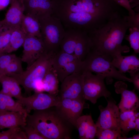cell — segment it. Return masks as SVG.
Listing matches in <instances>:
<instances>
[{"label": "cell", "mask_w": 139, "mask_h": 139, "mask_svg": "<svg viewBox=\"0 0 139 139\" xmlns=\"http://www.w3.org/2000/svg\"><path fill=\"white\" fill-rule=\"evenodd\" d=\"M53 14L65 29H79L88 33L105 25L119 13L113 0H51Z\"/></svg>", "instance_id": "6da1fadb"}, {"label": "cell", "mask_w": 139, "mask_h": 139, "mask_svg": "<svg viewBox=\"0 0 139 139\" xmlns=\"http://www.w3.org/2000/svg\"><path fill=\"white\" fill-rule=\"evenodd\" d=\"M129 27L126 16L117 14L103 26L88 33L91 50L112 60L119 54L128 52L130 48L122 43Z\"/></svg>", "instance_id": "7a4b0ae2"}, {"label": "cell", "mask_w": 139, "mask_h": 139, "mask_svg": "<svg viewBox=\"0 0 139 139\" xmlns=\"http://www.w3.org/2000/svg\"><path fill=\"white\" fill-rule=\"evenodd\" d=\"M27 124L33 126L46 139H70L74 128L58 113L55 107L27 114Z\"/></svg>", "instance_id": "3957f363"}, {"label": "cell", "mask_w": 139, "mask_h": 139, "mask_svg": "<svg viewBox=\"0 0 139 139\" xmlns=\"http://www.w3.org/2000/svg\"><path fill=\"white\" fill-rule=\"evenodd\" d=\"M55 53L46 51L32 64L22 73L11 74L7 75L15 78L24 89L25 93L30 94L35 92H43L42 80L52 67Z\"/></svg>", "instance_id": "277c9868"}, {"label": "cell", "mask_w": 139, "mask_h": 139, "mask_svg": "<svg viewBox=\"0 0 139 139\" xmlns=\"http://www.w3.org/2000/svg\"><path fill=\"white\" fill-rule=\"evenodd\" d=\"M112 60L90 50L83 61V71L102 74L107 79L114 78L132 82L130 78L120 72L112 64Z\"/></svg>", "instance_id": "5b68a950"}, {"label": "cell", "mask_w": 139, "mask_h": 139, "mask_svg": "<svg viewBox=\"0 0 139 139\" xmlns=\"http://www.w3.org/2000/svg\"><path fill=\"white\" fill-rule=\"evenodd\" d=\"M42 40L46 51L56 53L59 50L65 29L60 19L53 14L39 21Z\"/></svg>", "instance_id": "8992f818"}, {"label": "cell", "mask_w": 139, "mask_h": 139, "mask_svg": "<svg viewBox=\"0 0 139 139\" xmlns=\"http://www.w3.org/2000/svg\"><path fill=\"white\" fill-rule=\"evenodd\" d=\"M83 81V91L84 99L95 104L97 100L104 97L106 99L110 97L111 92L107 89L104 83L106 77L100 74H93L89 71L82 72Z\"/></svg>", "instance_id": "52a82bcc"}, {"label": "cell", "mask_w": 139, "mask_h": 139, "mask_svg": "<svg viewBox=\"0 0 139 139\" xmlns=\"http://www.w3.org/2000/svg\"><path fill=\"white\" fill-rule=\"evenodd\" d=\"M83 61L74 54L59 50L55 55L52 66L55 71L59 81L62 82L68 76L83 71Z\"/></svg>", "instance_id": "ba28073f"}, {"label": "cell", "mask_w": 139, "mask_h": 139, "mask_svg": "<svg viewBox=\"0 0 139 139\" xmlns=\"http://www.w3.org/2000/svg\"><path fill=\"white\" fill-rule=\"evenodd\" d=\"M60 99L58 95L35 92L32 95L23 97L16 101L22 105L27 114H29L32 110H43L56 106Z\"/></svg>", "instance_id": "9c48e42d"}, {"label": "cell", "mask_w": 139, "mask_h": 139, "mask_svg": "<svg viewBox=\"0 0 139 139\" xmlns=\"http://www.w3.org/2000/svg\"><path fill=\"white\" fill-rule=\"evenodd\" d=\"M82 72L75 73L68 76L61 82L58 94L60 99L69 98L85 102Z\"/></svg>", "instance_id": "30bf717a"}, {"label": "cell", "mask_w": 139, "mask_h": 139, "mask_svg": "<svg viewBox=\"0 0 139 139\" xmlns=\"http://www.w3.org/2000/svg\"><path fill=\"white\" fill-rule=\"evenodd\" d=\"M110 97H108V100H107V105L106 107H104L101 105L99 106L100 114L95 124L98 127L121 130L119 123V110L116 101Z\"/></svg>", "instance_id": "8fae6325"}, {"label": "cell", "mask_w": 139, "mask_h": 139, "mask_svg": "<svg viewBox=\"0 0 139 139\" xmlns=\"http://www.w3.org/2000/svg\"><path fill=\"white\" fill-rule=\"evenodd\" d=\"M85 105V102L80 100L64 98L60 99L55 108L63 119L76 128L77 120L86 107Z\"/></svg>", "instance_id": "7c38bea8"}, {"label": "cell", "mask_w": 139, "mask_h": 139, "mask_svg": "<svg viewBox=\"0 0 139 139\" xmlns=\"http://www.w3.org/2000/svg\"><path fill=\"white\" fill-rule=\"evenodd\" d=\"M22 46L21 58L22 62L27 64V68L46 51L41 39L34 36H27Z\"/></svg>", "instance_id": "4fadbf2b"}, {"label": "cell", "mask_w": 139, "mask_h": 139, "mask_svg": "<svg viewBox=\"0 0 139 139\" xmlns=\"http://www.w3.org/2000/svg\"><path fill=\"white\" fill-rule=\"evenodd\" d=\"M114 86L116 92L117 93L121 94V100L118 107L120 111H138L139 99L135 91L128 90L127 84L122 81L117 82Z\"/></svg>", "instance_id": "5bb4252c"}, {"label": "cell", "mask_w": 139, "mask_h": 139, "mask_svg": "<svg viewBox=\"0 0 139 139\" xmlns=\"http://www.w3.org/2000/svg\"><path fill=\"white\" fill-rule=\"evenodd\" d=\"M25 14L39 21L53 14L51 0H24Z\"/></svg>", "instance_id": "9a60e30c"}, {"label": "cell", "mask_w": 139, "mask_h": 139, "mask_svg": "<svg viewBox=\"0 0 139 139\" xmlns=\"http://www.w3.org/2000/svg\"><path fill=\"white\" fill-rule=\"evenodd\" d=\"M24 10V0H12L4 19L1 21L4 29L21 27Z\"/></svg>", "instance_id": "2e32d148"}, {"label": "cell", "mask_w": 139, "mask_h": 139, "mask_svg": "<svg viewBox=\"0 0 139 139\" xmlns=\"http://www.w3.org/2000/svg\"><path fill=\"white\" fill-rule=\"evenodd\" d=\"M27 114L20 112L0 110V131L16 126L26 125Z\"/></svg>", "instance_id": "e0dca14e"}, {"label": "cell", "mask_w": 139, "mask_h": 139, "mask_svg": "<svg viewBox=\"0 0 139 139\" xmlns=\"http://www.w3.org/2000/svg\"><path fill=\"white\" fill-rule=\"evenodd\" d=\"M135 54L124 56L120 54L114 57L111 62L118 71L123 73L139 71V59Z\"/></svg>", "instance_id": "ac0fdd59"}, {"label": "cell", "mask_w": 139, "mask_h": 139, "mask_svg": "<svg viewBox=\"0 0 139 139\" xmlns=\"http://www.w3.org/2000/svg\"><path fill=\"white\" fill-rule=\"evenodd\" d=\"M76 128L80 139H93L96 137L97 127L90 115L81 116L77 119Z\"/></svg>", "instance_id": "d6986e66"}, {"label": "cell", "mask_w": 139, "mask_h": 139, "mask_svg": "<svg viewBox=\"0 0 139 139\" xmlns=\"http://www.w3.org/2000/svg\"><path fill=\"white\" fill-rule=\"evenodd\" d=\"M129 34L125 35V39L129 41L134 53H139V14H136L127 18Z\"/></svg>", "instance_id": "ffe728a7"}, {"label": "cell", "mask_w": 139, "mask_h": 139, "mask_svg": "<svg viewBox=\"0 0 139 139\" xmlns=\"http://www.w3.org/2000/svg\"><path fill=\"white\" fill-rule=\"evenodd\" d=\"M0 83L2 87L0 90L2 92L17 100L23 97L20 85L14 78L6 75H0Z\"/></svg>", "instance_id": "44dd1931"}, {"label": "cell", "mask_w": 139, "mask_h": 139, "mask_svg": "<svg viewBox=\"0 0 139 139\" xmlns=\"http://www.w3.org/2000/svg\"><path fill=\"white\" fill-rule=\"evenodd\" d=\"M65 29V34L60 44L59 50L74 54L76 43L82 30L74 29Z\"/></svg>", "instance_id": "7402d4cb"}, {"label": "cell", "mask_w": 139, "mask_h": 139, "mask_svg": "<svg viewBox=\"0 0 139 139\" xmlns=\"http://www.w3.org/2000/svg\"><path fill=\"white\" fill-rule=\"evenodd\" d=\"M21 27L27 36H32L41 38L39 21L34 17L24 14Z\"/></svg>", "instance_id": "603a6c76"}, {"label": "cell", "mask_w": 139, "mask_h": 139, "mask_svg": "<svg viewBox=\"0 0 139 139\" xmlns=\"http://www.w3.org/2000/svg\"><path fill=\"white\" fill-rule=\"evenodd\" d=\"M59 81L57 75L52 66L42 80V87L43 92L58 95L59 91Z\"/></svg>", "instance_id": "cb8c5ba5"}, {"label": "cell", "mask_w": 139, "mask_h": 139, "mask_svg": "<svg viewBox=\"0 0 139 139\" xmlns=\"http://www.w3.org/2000/svg\"><path fill=\"white\" fill-rule=\"evenodd\" d=\"M27 35L21 27L13 29L9 43L3 53H11L22 46Z\"/></svg>", "instance_id": "d4e9b609"}, {"label": "cell", "mask_w": 139, "mask_h": 139, "mask_svg": "<svg viewBox=\"0 0 139 139\" xmlns=\"http://www.w3.org/2000/svg\"><path fill=\"white\" fill-rule=\"evenodd\" d=\"M12 98L0 91V110L20 112L27 114L22 105Z\"/></svg>", "instance_id": "484cf974"}, {"label": "cell", "mask_w": 139, "mask_h": 139, "mask_svg": "<svg viewBox=\"0 0 139 139\" xmlns=\"http://www.w3.org/2000/svg\"><path fill=\"white\" fill-rule=\"evenodd\" d=\"M21 127H14L0 132V139H25V134Z\"/></svg>", "instance_id": "4316f807"}, {"label": "cell", "mask_w": 139, "mask_h": 139, "mask_svg": "<svg viewBox=\"0 0 139 139\" xmlns=\"http://www.w3.org/2000/svg\"><path fill=\"white\" fill-rule=\"evenodd\" d=\"M121 130H114L97 127L96 137L99 139H122Z\"/></svg>", "instance_id": "83f0119b"}, {"label": "cell", "mask_w": 139, "mask_h": 139, "mask_svg": "<svg viewBox=\"0 0 139 139\" xmlns=\"http://www.w3.org/2000/svg\"><path fill=\"white\" fill-rule=\"evenodd\" d=\"M21 58L16 56L9 64L3 75L11 74H19L23 71Z\"/></svg>", "instance_id": "f1b7e54d"}, {"label": "cell", "mask_w": 139, "mask_h": 139, "mask_svg": "<svg viewBox=\"0 0 139 139\" xmlns=\"http://www.w3.org/2000/svg\"><path fill=\"white\" fill-rule=\"evenodd\" d=\"M13 30L4 29L0 33V54L3 53L8 45Z\"/></svg>", "instance_id": "f546056e"}, {"label": "cell", "mask_w": 139, "mask_h": 139, "mask_svg": "<svg viewBox=\"0 0 139 139\" xmlns=\"http://www.w3.org/2000/svg\"><path fill=\"white\" fill-rule=\"evenodd\" d=\"M16 56L15 54L11 53L0 54V75L3 74L9 64Z\"/></svg>", "instance_id": "4dcf8cb0"}, {"label": "cell", "mask_w": 139, "mask_h": 139, "mask_svg": "<svg viewBox=\"0 0 139 139\" xmlns=\"http://www.w3.org/2000/svg\"><path fill=\"white\" fill-rule=\"evenodd\" d=\"M25 132L27 139H46L32 126L27 124L25 126L21 127Z\"/></svg>", "instance_id": "1f68e13d"}, {"label": "cell", "mask_w": 139, "mask_h": 139, "mask_svg": "<svg viewBox=\"0 0 139 139\" xmlns=\"http://www.w3.org/2000/svg\"><path fill=\"white\" fill-rule=\"evenodd\" d=\"M135 112L132 110L120 111L119 115L120 127L130 121H134L136 118L135 115Z\"/></svg>", "instance_id": "d6a6232c"}, {"label": "cell", "mask_w": 139, "mask_h": 139, "mask_svg": "<svg viewBox=\"0 0 139 139\" xmlns=\"http://www.w3.org/2000/svg\"><path fill=\"white\" fill-rule=\"evenodd\" d=\"M135 127L134 121H130L120 127L121 134L123 136H125V135L127 134L129 131L135 129Z\"/></svg>", "instance_id": "836d02e7"}, {"label": "cell", "mask_w": 139, "mask_h": 139, "mask_svg": "<svg viewBox=\"0 0 139 139\" xmlns=\"http://www.w3.org/2000/svg\"><path fill=\"white\" fill-rule=\"evenodd\" d=\"M117 4L126 9L128 12L129 15L132 16L136 12L131 7L129 3L126 0H113Z\"/></svg>", "instance_id": "e575fe53"}, {"label": "cell", "mask_w": 139, "mask_h": 139, "mask_svg": "<svg viewBox=\"0 0 139 139\" xmlns=\"http://www.w3.org/2000/svg\"><path fill=\"white\" fill-rule=\"evenodd\" d=\"M130 76V79L133 83L134 88L133 90L139 91V72L137 71L129 73Z\"/></svg>", "instance_id": "d590c367"}, {"label": "cell", "mask_w": 139, "mask_h": 139, "mask_svg": "<svg viewBox=\"0 0 139 139\" xmlns=\"http://www.w3.org/2000/svg\"><path fill=\"white\" fill-rule=\"evenodd\" d=\"M12 0H0V10L8 6Z\"/></svg>", "instance_id": "8d00e7d4"}, {"label": "cell", "mask_w": 139, "mask_h": 139, "mask_svg": "<svg viewBox=\"0 0 139 139\" xmlns=\"http://www.w3.org/2000/svg\"><path fill=\"white\" fill-rule=\"evenodd\" d=\"M131 7L132 8L134 7L139 6V0H129Z\"/></svg>", "instance_id": "74e56055"}, {"label": "cell", "mask_w": 139, "mask_h": 139, "mask_svg": "<svg viewBox=\"0 0 139 139\" xmlns=\"http://www.w3.org/2000/svg\"><path fill=\"white\" fill-rule=\"evenodd\" d=\"M134 122L136 125L135 130L137 131L138 132L139 131V117L136 118Z\"/></svg>", "instance_id": "f35d334b"}, {"label": "cell", "mask_w": 139, "mask_h": 139, "mask_svg": "<svg viewBox=\"0 0 139 139\" xmlns=\"http://www.w3.org/2000/svg\"><path fill=\"white\" fill-rule=\"evenodd\" d=\"M132 139H139V134L135 135L132 137Z\"/></svg>", "instance_id": "ab89813d"}, {"label": "cell", "mask_w": 139, "mask_h": 139, "mask_svg": "<svg viewBox=\"0 0 139 139\" xmlns=\"http://www.w3.org/2000/svg\"><path fill=\"white\" fill-rule=\"evenodd\" d=\"M4 29L1 21H0V33Z\"/></svg>", "instance_id": "60d3db41"}]
</instances>
